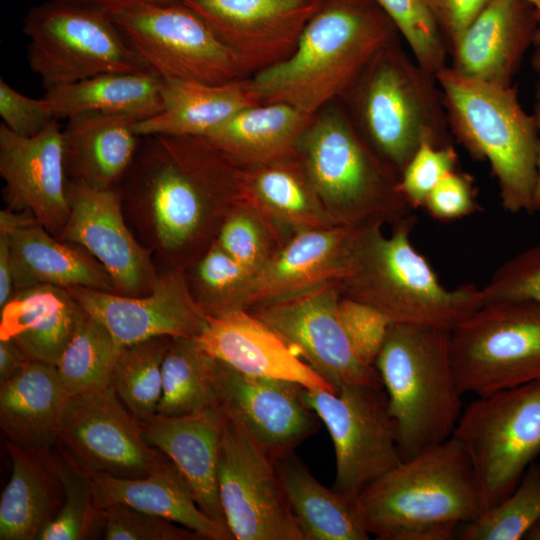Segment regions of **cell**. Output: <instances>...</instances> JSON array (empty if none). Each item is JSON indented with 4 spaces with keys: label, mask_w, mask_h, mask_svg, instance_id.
I'll return each mask as SVG.
<instances>
[{
    "label": "cell",
    "mask_w": 540,
    "mask_h": 540,
    "mask_svg": "<svg viewBox=\"0 0 540 540\" xmlns=\"http://www.w3.org/2000/svg\"><path fill=\"white\" fill-rule=\"evenodd\" d=\"M452 137L485 160L497 179L502 207L533 213L539 128L522 107L516 85L466 77L447 65L436 73Z\"/></svg>",
    "instance_id": "cell-6"
},
{
    "label": "cell",
    "mask_w": 540,
    "mask_h": 540,
    "mask_svg": "<svg viewBox=\"0 0 540 540\" xmlns=\"http://www.w3.org/2000/svg\"><path fill=\"white\" fill-rule=\"evenodd\" d=\"M216 363L196 337H171L162 363V395L156 415L184 416L217 408Z\"/></svg>",
    "instance_id": "cell-37"
},
{
    "label": "cell",
    "mask_w": 540,
    "mask_h": 540,
    "mask_svg": "<svg viewBox=\"0 0 540 540\" xmlns=\"http://www.w3.org/2000/svg\"><path fill=\"white\" fill-rule=\"evenodd\" d=\"M171 337L161 336L123 347L111 385L140 422L157 414L162 395V363Z\"/></svg>",
    "instance_id": "cell-40"
},
{
    "label": "cell",
    "mask_w": 540,
    "mask_h": 540,
    "mask_svg": "<svg viewBox=\"0 0 540 540\" xmlns=\"http://www.w3.org/2000/svg\"><path fill=\"white\" fill-rule=\"evenodd\" d=\"M85 316L66 288H23L0 308V339L12 341L29 360L55 365Z\"/></svg>",
    "instance_id": "cell-26"
},
{
    "label": "cell",
    "mask_w": 540,
    "mask_h": 540,
    "mask_svg": "<svg viewBox=\"0 0 540 540\" xmlns=\"http://www.w3.org/2000/svg\"><path fill=\"white\" fill-rule=\"evenodd\" d=\"M533 45H535L536 49L531 57V66L540 75V26H538L535 32Z\"/></svg>",
    "instance_id": "cell-56"
},
{
    "label": "cell",
    "mask_w": 540,
    "mask_h": 540,
    "mask_svg": "<svg viewBox=\"0 0 540 540\" xmlns=\"http://www.w3.org/2000/svg\"><path fill=\"white\" fill-rule=\"evenodd\" d=\"M122 347L107 328L86 313L55 364L70 395L111 385Z\"/></svg>",
    "instance_id": "cell-39"
},
{
    "label": "cell",
    "mask_w": 540,
    "mask_h": 540,
    "mask_svg": "<svg viewBox=\"0 0 540 540\" xmlns=\"http://www.w3.org/2000/svg\"><path fill=\"white\" fill-rule=\"evenodd\" d=\"M217 477L224 518L235 540H303L274 459L226 417Z\"/></svg>",
    "instance_id": "cell-14"
},
{
    "label": "cell",
    "mask_w": 540,
    "mask_h": 540,
    "mask_svg": "<svg viewBox=\"0 0 540 540\" xmlns=\"http://www.w3.org/2000/svg\"><path fill=\"white\" fill-rule=\"evenodd\" d=\"M63 487V500L56 516L37 540H83L95 538L101 528V509L96 505L91 472L64 450L52 454Z\"/></svg>",
    "instance_id": "cell-41"
},
{
    "label": "cell",
    "mask_w": 540,
    "mask_h": 540,
    "mask_svg": "<svg viewBox=\"0 0 540 540\" xmlns=\"http://www.w3.org/2000/svg\"><path fill=\"white\" fill-rule=\"evenodd\" d=\"M304 403L323 422L336 457L334 489L355 500L402 462L384 388L344 385L337 392L302 388Z\"/></svg>",
    "instance_id": "cell-13"
},
{
    "label": "cell",
    "mask_w": 540,
    "mask_h": 540,
    "mask_svg": "<svg viewBox=\"0 0 540 540\" xmlns=\"http://www.w3.org/2000/svg\"><path fill=\"white\" fill-rule=\"evenodd\" d=\"M526 540H540V519H538L525 533Z\"/></svg>",
    "instance_id": "cell-57"
},
{
    "label": "cell",
    "mask_w": 540,
    "mask_h": 540,
    "mask_svg": "<svg viewBox=\"0 0 540 540\" xmlns=\"http://www.w3.org/2000/svg\"><path fill=\"white\" fill-rule=\"evenodd\" d=\"M214 386L217 408L273 459L293 452L319 429L301 385L249 376L217 360Z\"/></svg>",
    "instance_id": "cell-19"
},
{
    "label": "cell",
    "mask_w": 540,
    "mask_h": 540,
    "mask_svg": "<svg viewBox=\"0 0 540 540\" xmlns=\"http://www.w3.org/2000/svg\"><path fill=\"white\" fill-rule=\"evenodd\" d=\"M185 272L191 293L207 317L250 309L254 275L216 241Z\"/></svg>",
    "instance_id": "cell-38"
},
{
    "label": "cell",
    "mask_w": 540,
    "mask_h": 540,
    "mask_svg": "<svg viewBox=\"0 0 540 540\" xmlns=\"http://www.w3.org/2000/svg\"><path fill=\"white\" fill-rule=\"evenodd\" d=\"M363 526L379 540H451L484 511L471 462L451 436L364 488L355 499Z\"/></svg>",
    "instance_id": "cell-3"
},
{
    "label": "cell",
    "mask_w": 540,
    "mask_h": 540,
    "mask_svg": "<svg viewBox=\"0 0 540 540\" xmlns=\"http://www.w3.org/2000/svg\"><path fill=\"white\" fill-rule=\"evenodd\" d=\"M413 214L392 225L386 236L382 222L351 230L341 295L384 312L393 323L451 330L482 305L480 288L464 284L448 289L412 245Z\"/></svg>",
    "instance_id": "cell-4"
},
{
    "label": "cell",
    "mask_w": 540,
    "mask_h": 540,
    "mask_svg": "<svg viewBox=\"0 0 540 540\" xmlns=\"http://www.w3.org/2000/svg\"><path fill=\"white\" fill-rule=\"evenodd\" d=\"M15 292L13 269L8 235L0 231V308H2Z\"/></svg>",
    "instance_id": "cell-53"
},
{
    "label": "cell",
    "mask_w": 540,
    "mask_h": 540,
    "mask_svg": "<svg viewBox=\"0 0 540 540\" xmlns=\"http://www.w3.org/2000/svg\"><path fill=\"white\" fill-rule=\"evenodd\" d=\"M455 375L477 396L540 381V304L481 305L450 330Z\"/></svg>",
    "instance_id": "cell-11"
},
{
    "label": "cell",
    "mask_w": 540,
    "mask_h": 540,
    "mask_svg": "<svg viewBox=\"0 0 540 540\" xmlns=\"http://www.w3.org/2000/svg\"><path fill=\"white\" fill-rule=\"evenodd\" d=\"M196 341L209 355L240 373L337 392L250 310L207 317Z\"/></svg>",
    "instance_id": "cell-22"
},
{
    "label": "cell",
    "mask_w": 540,
    "mask_h": 540,
    "mask_svg": "<svg viewBox=\"0 0 540 540\" xmlns=\"http://www.w3.org/2000/svg\"><path fill=\"white\" fill-rule=\"evenodd\" d=\"M303 540H367L355 500L318 482L294 451L274 459Z\"/></svg>",
    "instance_id": "cell-35"
},
{
    "label": "cell",
    "mask_w": 540,
    "mask_h": 540,
    "mask_svg": "<svg viewBox=\"0 0 540 540\" xmlns=\"http://www.w3.org/2000/svg\"><path fill=\"white\" fill-rule=\"evenodd\" d=\"M341 292L328 282L297 296L249 309L337 391L344 385L383 388L376 367L354 351L338 314Z\"/></svg>",
    "instance_id": "cell-16"
},
{
    "label": "cell",
    "mask_w": 540,
    "mask_h": 540,
    "mask_svg": "<svg viewBox=\"0 0 540 540\" xmlns=\"http://www.w3.org/2000/svg\"><path fill=\"white\" fill-rule=\"evenodd\" d=\"M352 228L299 230L254 275L250 309L297 296L341 278Z\"/></svg>",
    "instance_id": "cell-25"
},
{
    "label": "cell",
    "mask_w": 540,
    "mask_h": 540,
    "mask_svg": "<svg viewBox=\"0 0 540 540\" xmlns=\"http://www.w3.org/2000/svg\"><path fill=\"white\" fill-rule=\"evenodd\" d=\"M474 470L485 510L540 457V381L478 396L453 432Z\"/></svg>",
    "instance_id": "cell-10"
},
{
    "label": "cell",
    "mask_w": 540,
    "mask_h": 540,
    "mask_svg": "<svg viewBox=\"0 0 540 540\" xmlns=\"http://www.w3.org/2000/svg\"><path fill=\"white\" fill-rule=\"evenodd\" d=\"M237 186L240 201L260 210L287 237L299 230L338 226L299 155L265 164L238 163Z\"/></svg>",
    "instance_id": "cell-29"
},
{
    "label": "cell",
    "mask_w": 540,
    "mask_h": 540,
    "mask_svg": "<svg viewBox=\"0 0 540 540\" xmlns=\"http://www.w3.org/2000/svg\"><path fill=\"white\" fill-rule=\"evenodd\" d=\"M540 26V25H539Z\"/></svg>",
    "instance_id": "cell-60"
},
{
    "label": "cell",
    "mask_w": 540,
    "mask_h": 540,
    "mask_svg": "<svg viewBox=\"0 0 540 540\" xmlns=\"http://www.w3.org/2000/svg\"><path fill=\"white\" fill-rule=\"evenodd\" d=\"M297 151L338 225H394L412 214L400 191L399 175L368 144L343 104L334 101L314 114Z\"/></svg>",
    "instance_id": "cell-8"
},
{
    "label": "cell",
    "mask_w": 540,
    "mask_h": 540,
    "mask_svg": "<svg viewBox=\"0 0 540 540\" xmlns=\"http://www.w3.org/2000/svg\"><path fill=\"white\" fill-rule=\"evenodd\" d=\"M397 37L394 22L374 0H323L294 52L252 75V82L261 104L285 103L314 115L339 100Z\"/></svg>",
    "instance_id": "cell-2"
},
{
    "label": "cell",
    "mask_w": 540,
    "mask_h": 540,
    "mask_svg": "<svg viewBox=\"0 0 540 540\" xmlns=\"http://www.w3.org/2000/svg\"><path fill=\"white\" fill-rule=\"evenodd\" d=\"M101 528L106 540L202 539L175 522L120 503L101 508Z\"/></svg>",
    "instance_id": "cell-45"
},
{
    "label": "cell",
    "mask_w": 540,
    "mask_h": 540,
    "mask_svg": "<svg viewBox=\"0 0 540 540\" xmlns=\"http://www.w3.org/2000/svg\"><path fill=\"white\" fill-rule=\"evenodd\" d=\"M443 40L448 56L460 38L493 0H421Z\"/></svg>",
    "instance_id": "cell-51"
},
{
    "label": "cell",
    "mask_w": 540,
    "mask_h": 540,
    "mask_svg": "<svg viewBox=\"0 0 540 540\" xmlns=\"http://www.w3.org/2000/svg\"><path fill=\"white\" fill-rule=\"evenodd\" d=\"M536 11L540 25V0H526Z\"/></svg>",
    "instance_id": "cell-58"
},
{
    "label": "cell",
    "mask_w": 540,
    "mask_h": 540,
    "mask_svg": "<svg viewBox=\"0 0 540 540\" xmlns=\"http://www.w3.org/2000/svg\"><path fill=\"white\" fill-rule=\"evenodd\" d=\"M338 314L344 331L358 357L374 366L392 325L391 319L378 308L341 296Z\"/></svg>",
    "instance_id": "cell-48"
},
{
    "label": "cell",
    "mask_w": 540,
    "mask_h": 540,
    "mask_svg": "<svg viewBox=\"0 0 540 540\" xmlns=\"http://www.w3.org/2000/svg\"><path fill=\"white\" fill-rule=\"evenodd\" d=\"M375 367L402 460L453 435L462 413L450 330L392 323Z\"/></svg>",
    "instance_id": "cell-7"
},
{
    "label": "cell",
    "mask_w": 540,
    "mask_h": 540,
    "mask_svg": "<svg viewBox=\"0 0 540 540\" xmlns=\"http://www.w3.org/2000/svg\"><path fill=\"white\" fill-rule=\"evenodd\" d=\"M540 519V464L533 462L522 478L498 504L476 520L460 526L461 540H521Z\"/></svg>",
    "instance_id": "cell-42"
},
{
    "label": "cell",
    "mask_w": 540,
    "mask_h": 540,
    "mask_svg": "<svg viewBox=\"0 0 540 540\" xmlns=\"http://www.w3.org/2000/svg\"><path fill=\"white\" fill-rule=\"evenodd\" d=\"M313 116L285 103L258 104L203 137L240 164H265L298 156L299 140Z\"/></svg>",
    "instance_id": "cell-34"
},
{
    "label": "cell",
    "mask_w": 540,
    "mask_h": 540,
    "mask_svg": "<svg viewBox=\"0 0 540 540\" xmlns=\"http://www.w3.org/2000/svg\"><path fill=\"white\" fill-rule=\"evenodd\" d=\"M0 115L3 124L22 137H33L58 120L47 99L23 95L0 79Z\"/></svg>",
    "instance_id": "cell-49"
},
{
    "label": "cell",
    "mask_w": 540,
    "mask_h": 540,
    "mask_svg": "<svg viewBox=\"0 0 540 540\" xmlns=\"http://www.w3.org/2000/svg\"><path fill=\"white\" fill-rule=\"evenodd\" d=\"M160 113L135 125L138 136H206L243 109L261 104L252 78L221 84L163 81Z\"/></svg>",
    "instance_id": "cell-32"
},
{
    "label": "cell",
    "mask_w": 540,
    "mask_h": 540,
    "mask_svg": "<svg viewBox=\"0 0 540 540\" xmlns=\"http://www.w3.org/2000/svg\"><path fill=\"white\" fill-rule=\"evenodd\" d=\"M224 421L225 416L218 408H210L184 416L156 415L140 423L147 443L177 467L200 509L228 529L217 477Z\"/></svg>",
    "instance_id": "cell-24"
},
{
    "label": "cell",
    "mask_w": 540,
    "mask_h": 540,
    "mask_svg": "<svg viewBox=\"0 0 540 540\" xmlns=\"http://www.w3.org/2000/svg\"><path fill=\"white\" fill-rule=\"evenodd\" d=\"M391 18L417 63L436 75L447 66L448 53L421 0H374Z\"/></svg>",
    "instance_id": "cell-44"
},
{
    "label": "cell",
    "mask_w": 540,
    "mask_h": 540,
    "mask_svg": "<svg viewBox=\"0 0 540 540\" xmlns=\"http://www.w3.org/2000/svg\"><path fill=\"white\" fill-rule=\"evenodd\" d=\"M323 0H183L248 75L286 60Z\"/></svg>",
    "instance_id": "cell-18"
},
{
    "label": "cell",
    "mask_w": 540,
    "mask_h": 540,
    "mask_svg": "<svg viewBox=\"0 0 540 540\" xmlns=\"http://www.w3.org/2000/svg\"><path fill=\"white\" fill-rule=\"evenodd\" d=\"M141 138L120 185L125 217L167 268L186 270L240 201L238 163L203 136Z\"/></svg>",
    "instance_id": "cell-1"
},
{
    "label": "cell",
    "mask_w": 540,
    "mask_h": 540,
    "mask_svg": "<svg viewBox=\"0 0 540 540\" xmlns=\"http://www.w3.org/2000/svg\"><path fill=\"white\" fill-rule=\"evenodd\" d=\"M480 291L482 305L505 300L540 304V242L504 262Z\"/></svg>",
    "instance_id": "cell-46"
},
{
    "label": "cell",
    "mask_w": 540,
    "mask_h": 540,
    "mask_svg": "<svg viewBox=\"0 0 540 540\" xmlns=\"http://www.w3.org/2000/svg\"><path fill=\"white\" fill-rule=\"evenodd\" d=\"M0 175L8 208L28 212L58 237L70 214L62 130L58 120L33 137L0 125Z\"/></svg>",
    "instance_id": "cell-21"
},
{
    "label": "cell",
    "mask_w": 540,
    "mask_h": 540,
    "mask_svg": "<svg viewBox=\"0 0 540 540\" xmlns=\"http://www.w3.org/2000/svg\"><path fill=\"white\" fill-rule=\"evenodd\" d=\"M0 231L8 235L15 291L54 285L115 293L109 273L91 254L55 237L38 222Z\"/></svg>",
    "instance_id": "cell-30"
},
{
    "label": "cell",
    "mask_w": 540,
    "mask_h": 540,
    "mask_svg": "<svg viewBox=\"0 0 540 540\" xmlns=\"http://www.w3.org/2000/svg\"><path fill=\"white\" fill-rule=\"evenodd\" d=\"M67 198L70 214L57 238L91 254L109 273L115 293H149L159 272L153 252L140 243L127 222L120 187L98 189L67 179Z\"/></svg>",
    "instance_id": "cell-17"
},
{
    "label": "cell",
    "mask_w": 540,
    "mask_h": 540,
    "mask_svg": "<svg viewBox=\"0 0 540 540\" xmlns=\"http://www.w3.org/2000/svg\"><path fill=\"white\" fill-rule=\"evenodd\" d=\"M423 207L441 221L473 213L478 209V204L472 177L457 170L450 172L428 194Z\"/></svg>",
    "instance_id": "cell-50"
},
{
    "label": "cell",
    "mask_w": 540,
    "mask_h": 540,
    "mask_svg": "<svg viewBox=\"0 0 540 540\" xmlns=\"http://www.w3.org/2000/svg\"><path fill=\"white\" fill-rule=\"evenodd\" d=\"M69 397L55 365L30 360L20 373L0 383V427L7 441L51 451Z\"/></svg>",
    "instance_id": "cell-27"
},
{
    "label": "cell",
    "mask_w": 540,
    "mask_h": 540,
    "mask_svg": "<svg viewBox=\"0 0 540 540\" xmlns=\"http://www.w3.org/2000/svg\"><path fill=\"white\" fill-rule=\"evenodd\" d=\"M138 121L109 114L67 119L62 130L67 179L98 189L119 188L140 144L135 131Z\"/></svg>",
    "instance_id": "cell-28"
},
{
    "label": "cell",
    "mask_w": 540,
    "mask_h": 540,
    "mask_svg": "<svg viewBox=\"0 0 540 540\" xmlns=\"http://www.w3.org/2000/svg\"><path fill=\"white\" fill-rule=\"evenodd\" d=\"M113 18L147 70L165 82L221 84L248 76L206 22L182 2L141 1Z\"/></svg>",
    "instance_id": "cell-12"
},
{
    "label": "cell",
    "mask_w": 540,
    "mask_h": 540,
    "mask_svg": "<svg viewBox=\"0 0 540 540\" xmlns=\"http://www.w3.org/2000/svg\"><path fill=\"white\" fill-rule=\"evenodd\" d=\"M62 1L101 7L108 10L109 12L113 14L131 4L141 2L144 0H62Z\"/></svg>",
    "instance_id": "cell-54"
},
{
    "label": "cell",
    "mask_w": 540,
    "mask_h": 540,
    "mask_svg": "<svg viewBox=\"0 0 540 540\" xmlns=\"http://www.w3.org/2000/svg\"><path fill=\"white\" fill-rule=\"evenodd\" d=\"M58 442L88 471L120 478L147 476L170 461L147 443L112 385L70 395Z\"/></svg>",
    "instance_id": "cell-15"
},
{
    "label": "cell",
    "mask_w": 540,
    "mask_h": 540,
    "mask_svg": "<svg viewBox=\"0 0 540 540\" xmlns=\"http://www.w3.org/2000/svg\"><path fill=\"white\" fill-rule=\"evenodd\" d=\"M537 118L538 128H539V148H538V158H537V178L536 185L533 196V212L540 209V94L537 97V102L534 106L533 112Z\"/></svg>",
    "instance_id": "cell-55"
},
{
    "label": "cell",
    "mask_w": 540,
    "mask_h": 540,
    "mask_svg": "<svg viewBox=\"0 0 540 540\" xmlns=\"http://www.w3.org/2000/svg\"><path fill=\"white\" fill-rule=\"evenodd\" d=\"M286 238L260 210L238 201L225 218L215 241L239 265L255 275Z\"/></svg>",
    "instance_id": "cell-43"
},
{
    "label": "cell",
    "mask_w": 540,
    "mask_h": 540,
    "mask_svg": "<svg viewBox=\"0 0 540 540\" xmlns=\"http://www.w3.org/2000/svg\"><path fill=\"white\" fill-rule=\"evenodd\" d=\"M538 26L526 0H493L460 38L450 66L466 77L510 86Z\"/></svg>",
    "instance_id": "cell-23"
},
{
    "label": "cell",
    "mask_w": 540,
    "mask_h": 540,
    "mask_svg": "<svg viewBox=\"0 0 540 540\" xmlns=\"http://www.w3.org/2000/svg\"><path fill=\"white\" fill-rule=\"evenodd\" d=\"M11 476L0 500V539L37 540L58 513L63 487L51 451L39 452L5 441Z\"/></svg>",
    "instance_id": "cell-33"
},
{
    "label": "cell",
    "mask_w": 540,
    "mask_h": 540,
    "mask_svg": "<svg viewBox=\"0 0 540 540\" xmlns=\"http://www.w3.org/2000/svg\"><path fill=\"white\" fill-rule=\"evenodd\" d=\"M29 361L16 344L0 339V383L20 373Z\"/></svg>",
    "instance_id": "cell-52"
},
{
    "label": "cell",
    "mask_w": 540,
    "mask_h": 540,
    "mask_svg": "<svg viewBox=\"0 0 540 540\" xmlns=\"http://www.w3.org/2000/svg\"><path fill=\"white\" fill-rule=\"evenodd\" d=\"M96 505L101 509L125 504L175 522L202 539L233 540L230 531L206 515L177 467L170 460L140 478H120L91 472Z\"/></svg>",
    "instance_id": "cell-31"
},
{
    "label": "cell",
    "mask_w": 540,
    "mask_h": 540,
    "mask_svg": "<svg viewBox=\"0 0 540 540\" xmlns=\"http://www.w3.org/2000/svg\"><path fill=\"white\" fill-rule=\"evenodd\" d=\"M397 37L339 99L373 150L399 175L423 143L452 144L436 76Z\"/></svg>",
    "instance_id": "cell-5"
},
{
    "label": "cell",
    "mask_w": 540,
    "mask_h": 540,
    "mask_svg": "<svg viewBox=\"0 0 540 540\" xmlns=\"http://www.w3.org/2000/svg\"><path fill=\"white\" fill-rule=\"evenodd\" d=\"M66 289L122 348L161 336L195 338L207 324L186 272L179 268L159 272L151 291L139 296L78 286Z\"/></svg>",
    "instance_id": "cell-20"
},
{
    "label": "cell",
    "mask_w": 540,
    "mask_h": 540,
    "mask_svg": "<svg viewBox=\"0 0 540 540\" xmlns=\"http://www.w3.org/2000/svg\"><path fill=\"white\" fill-rule=\"evenodd\" d=\"M458 154L453 146L436 147L423 143L399 177V188L413 209L423 207L432 189L450 172L456 170Z\"/></svg>",
    "instance_id": "cell-47"
},
{
    "label": "cell",
    "mask_w": 540,
    "mask_h": 540,
    "mask_svg": "<svg viewBox=\"0 0 540 540\" xmlns=\"http://www.w3.org/2000/svg\"><path fill=\"white\" fill-rule=\"evenodd\" d=\"M163 80L150 72L105 73L47 90L57 119L86 114L126 115L143 120L161 112Z\"/></svg>",
    "instance_id": "cell-36"
},
{
    "label": "cell",
    "mask_w": 540,
    "mask_h": 540,
    "mask_svg": "<svg viewBox=\"0 0 540 540\" xmlns=\"http://www.w3.org/2000/svg\"><path fill=\"white\" fill-rule=\"evenodd\" d=\"M144 1L150 2V3L167 4V3H178V2H182L183 0H144Z\"/></svg>",
    "instance_id": "cell-59"
},
{
    "label": "cell",
    "mask_w": 540,
    "mask_h": 540,
    "mask_svg": "<svg viewBox=\"0 0 540 540\" xmlns=\"http://www.w3.org/2000/svg\"><path fill=\"white\" fill-rule=\"evenodd\" d=\"M28 63L47 90L105 73L149 72L108 10L50 0L31 8Z\"/></svg>",
    "instance_id": "cell-9"
}]
</instances>
